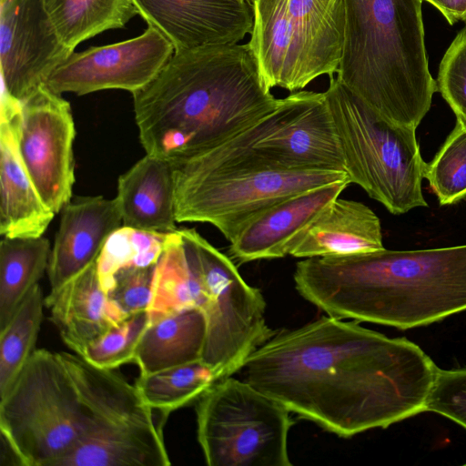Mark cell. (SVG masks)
I'll use <instances>...</instances> for the list:
<instances>
[{"label": "cell", "mask_w": 466, "mask_h": 466, "mask_svg": "<svg viewBox=\"0 0 466 466\" xmlns=\"http://www.w3.org/2000/svg\"><path fill=\"white\" fill-rule=\"evenodd\" d=\"M428 3L435 6L450 25L458 21L466 24V0H430Z\"/></svg>", "instance_id": "e575fe53"}, {"label": "cell", "mask_w": 466, "mask_h": 466, "mask_svg": "<svg viewBox=\"0 0 466 466\" xmlns=\"http://www.w3.org/2000/svg\"><path fill=\"white\" fill-rule=\"evenodd\" d=\"M174 53L173 45L148 26L134 38L73 52L45 85L58 95L71 92L83 96L106 89L133 94L148 85Z\"/></svg>", "instance_id": "5bb4252c"}, {"label": "cell", "mask_w": 466, "mask_h": 466, "mask_svg": "<svg viewBox=\"0 0 466 466\" xmlns=\"http://www.w3.org/2000/svg\"><path fill=\"white\" fill-rule=\"evenodd\" d=\"M329 78L324 93L350 183L394 215L427 207L421 187L426 162L417 127L389 121L337 78Z\"/></svg>", "instance_id": "52a82bcc"}, {"label": "cell", "mask_w": 466, "mask_h": 466, "mask_svg": "<svg viewBox=\"0 0 466 466\" xmlns=\"http://www.w3.org/2000/svg\"><path fill=\"white\" fill-rule=\"evenodd\" d=\"M235 1H240V2L247 1V2H249L250 0H235Z\"/></svg>", "instance_id": "d590c367"}, {"label": "cell", "mask_w": 466, "mask_h": 466, "mask_svg": "<svg viewBox=\"0 0 466 466\" xmlns=\"http://www.w3.org/2000/svg\"><path fill=\"white\" fill-rule=\"evenodd\" d=\"M383 248L377 215L361 202L339 197L307 228L290 255L337 257Z\"/></svg>", "instance_id": "7402d4cb"}, {"label": "cell", "mask_w": 466, "mask_h": 466, "mask_svg": "<svg viewBox=\"0 0 466 466\" xmlns=\"http://www.w3.org/2000/svg\"><path fill=\"white\" fill-rule=\"evenodd\" d=\"M344 31V0H253L248 45L265 86L293 93L337 73Z\"/></svg>", "instance_id": "ba28073f"}, {"label": "cell", "mask_w": 466, "mask_h": 466, "mask_svg": "<svg viewBox=\"0 0 466 466\" xmlns=\"http://www.w3.org/2000/svg\"><path fill=\"white\" fill-rule=\"evenodd\" d=\"M168 233H158L119 227L106 239L96 260L103 289H111L115 274L127 268L156 265Z\"/></svg>", "instance_id": "f1b7e54d"}, {"label": "cell", "mask_w": 466, "mask_h": 466, "mask_svg": "<svg viewBox=\"0 0 466 466\" xmlns=\"http://www.w3.org/2000/svg\"><path fill=\"white\" fill-rule=\"evenodd\" d=\"M178 230L203 292L207 327L201 361L222 380L242 369L276 332L266 322L262 294L245 282L231 259L194 228Z\"/></svg>", "instance_id": "30bf717a"}, {"label": "cell", "mask_w": 466, "mask_h": 466, "mask_svg": "<svg viewBox=\"0 0 466 466\" xmlns=\"http://www.w3.org/2000/svg\"><path fill=\"white\" fill-rule=\"evenodd\" d=\"M438 90L466 127V26L456 35L440 64Z\"/></svg>", "instance_id": "1f68e13d"}, {"label": "cell", "mask_w": 466, "mask_h": 466, "mask_svg": "<svg viewBox=\"0 0 466 466\" xmlns=\"http://www.w3.org/2000/svg\"><path fill=\"white\" fill-rule=\"evenodd\" d=\"M174 164L177 222L211 224L229 242L275 204L349 178L342 171L283 169L246 147L217 146Z\"/></svg>", "instance_id": "5b68a950"}, {"label": "cell", "mask_w": 466, "mask_h": 466, "mask_svg": "<svg viewBox=\"0 0 466 466\" xmlns=\"http://www.w3.org/2000/svg\"><path fill=\"white\" fill-rule=\"evenodd\" d=\"M350 184L349 178L291 196L266 209L230 242L231 256L241 263L290 255L311 223Z\"/></svg>", "instance_id": "e0dca14e"}, {"label": "cell", "mask_w": 466, "mask_h": 466, "mask_svg": "<svg viewBox=\"0 0 466 466\" xmlns=\"http://www.w3.org/2000/svg\"><path fill=\"white\" fill-rule=\"evenodd\" d=\"M423 1L429 2L430 0H423Z\"/></svg>", "instance_id": "8d00e7d4"}, {"label": "cell", "mask_w": 466, "mask_h": 466, "mask_svg": "<svg viewBox=\"0 0 466 466\" xmlns=\"http://www.w3.org/2000/svg\"><path fill=\"white\" fill-rule=\"evenodd\" d=\"M423 177L441 206L466 198V127L460 122H456L434 157L425 163Z\"/></svg>", "instance_id": "f546056e"}, {"label": "cell", "mask_w": 466, "mask_h": 466, "mask_svg": "<svg viewBox=\"0 0 466 466\" xmlns=\"http://www.w3.org/2000/svg\"><path fill=\"white\" fill-rule=\"evenodd\" d=\"M115 199L124 226L158 233L176 231L174 162L147 154L119 177Z\"/></svg>", "instance_id": "44dd1931"}, {"label": "cell", "mask_w": 466, "mask_h": 466, "mask_svg": "<svg viewBox=\"0 0 466 466\" xmlns=\"http://www.w3.org/2000/svg\"><path fill=\"white\" fill-rule=\"evenodd\" d=\"M148 26L160 32L175 53L207 46L236 45L253 26L247 1L132 0Z\"/></svg>", "instance_id": "2e32d148"}, {"label": "cell", "mask_w": 466, "mask_h": 466, "mask_svg": "<svg viewBox=\"0 0 466 466\" xmlns=\"http://www.w3.org/2000/svg\"><path fill=\"white\" fill-rule=\"evenodd\" d=\"M327 316L275 333L245 380L290 412L343 438L424 412L438 367L414 342Z\"/></svg>", "instance_id": "6da1fadb"}, {"label": "cell", "mask_w": 466, "mask_h": 466, "mask_svg": "<svg viewBox=\"0 0 466 466\" xmlns=\"http://www.w3.org/2000/svg\"><path fill=\"white\" fill-rule=\"evenodd\" d=\"M202 304L200 282L188 262L181 235L177 229L167 234L155 267L147 309L149 323L187 309H201Z\"/></svg>", "instance_id": "cb8c5ba5"}, {"label": "cell", "mask_w": 466, "mask_h": 466, "mask_svg": "<svg viewBox=\"0 0 466 466\" xmlns=\"http://www.w3.org/2000/svg\"><path fill=\"white\" fill-rule=\"evenodd\" d=\"M44 307L46 296L37 284L0 329V396L8 390L36 350Z\"/></svg>", "instance_id": "83f0119b"}, {"label": "cell", "mask_w": 466, "mask_h": 466, "mask_svg": "<svg viewBox=\"0 0 466 466\" xmlns=\"http://www.w3.org/2000/svg\"><path fill=\"white\" fill-rule=\"evenodd\" d=\"M206 327V318L199 308L187 309L149 323L134 359L139 375L200 360Z\"/></svg>", "instance_id": "603a6c76"}, {"label": "cell", "mask_w": 466, "mask_h": 466, "mask_svg": "<svg viewBox=\"0 0 466 466\" xmlns=\"http://www.w3.org/2000/svg\"><path fill=\"white\" fill-rule=\"evenodd\" d=\"M148 324L147 311L131 315L87 346L81 356L97 367L111 370L134 362L138 342Z\"/></svg>", "instance_id": "4dcf8cb0"}, {"label": "cell", "mask_w": 466, "mask_h": 466, "mask_svg": "<svg viewBox=\"0 0 466 466\" xmlns=\"http://www.w3.org/2000/svg\"><path fill=\"white\" fill-rule=\"evenodd\" d=\"M219 145L249 147L287 170L346 172L324 92L297 91L280 98L276 107Z\"/></svg>", "instance_id": "7c38bea8"}, {"label": "cell", "mask_w": 466, "mask_h": 466, "mask_svg": "<svg viewBox=\"0 0 466 466\" xmlns=\"http://www.w3.org/2000/svg\"><path fill=\"white\" fill-rule=\"evenodd\" d=\"M86 410L87 429L57 466H167L160 422L137 387L111 369L61 351Z\"/></svg>", "instance_id": "8992f818"}, {"label": "cell", "mask_w": 466, "mask_h": 466, "mask_svg": "<svg viewBox=\"0 0 466 466\" xmlns=\"http://www.w3.org/2000/svg\"><path fill=\"white\" fill-rule=\"evenodd\" d=\"M64 45L73 53L82 42L121 29L137 15L132 0H44Z\"/></svg>", "instance_id": "484cf974"}, {"label": "cell", "mask_w": 466, "mask_h": 466, "mask_svg": "<svg viewBox=\"0 0 466 466\" xmlns=\"http://www.w3.org/2000/svg\"><path fill=\"white\" fill-rule=\"evenodd\" d=\"M71 54L44 0H0L2 93L24 100Z\"/></svg>", "instance_id": "9a60e30c"}, {"label": "cell", "mask_w": 466, "mask_h": 466, "mask_svg": "<svg viewBox=\"0 0 466 466\" xmlns=\"http://www.w3.org/2000/svg\"><path fill=\"white\" fill-rule=\"evenodd\" d=\"M294 281L329 316L417 328L466 310V245L307 258Z\"/></svg>", "instance_id": "3957f363"}, {"label": "cell", "mask_w": 466, "mask_h": 466, "mask_svg": "<svg viewBox=\"0 0 466 466\" xmlns=\"http://www.w3.org/2000/svg\"><path fill=\"white\" fill-rule=\"evenodd\" d=\"M46 307L65 345L80 356L87 346L127 318L103 289L96 262L54 294L46 295Z\"/></svg>", "instance_id": "ffe728a7"}, {"label": "cell", "mask_w": 466, "mask_h": 466, "mask_svg": "<svg viewBox=\"0 0 466 466\" xmlns=\"http://www.w3.org/2000/svg\"><path fill=\"white\" fill-rule=\"evenodd\" d=\"M15 127L19 152L36 190L50 209L59 212L70 202L75 183L70 104L40 85L21 101Z\"/></svg>", "instance_id": "4fadbf2b"}, {"label": "cell", "mask_w": 466, "mask_h": 466, "mask_svg": "<svg viewBox=\"0 0 466 466\" xmlns=\"http://www.w3.org/2000/svg\"><path fill=\"white\" fill-rule=\"evenodd\" d=\"M47 238H5L0 244V329L47 270Z\"/></svg>", "instance_id": "d4e9b609"}, {"label": "cell", "mask_w": 466, "mask_h": 466, "mask_svg": "<svg viewBox=\"0 0 466 466\" xmlns=\"http://www.w3.org/2000/svg\"><path fill=\"white\" fill-rule=\"evenodd\" d=\"M86 429V410L58 352L36 349L0 396L1 436L22 466H57Z\"/></svg>", "instance_id": "9c48e42d"}, {"label": "cell", "mask_w": 466, "mask_h": 466, "mask_svg": "<svg viewBox=\"0 0 466 466\" xmlns=\"http://www.w3.org/2000/svg\"><path fill=\"white\" fill-rule=\"evenodd\" d=\"M290 411L246 380L228 377L198 400V441L208 466H290Z\"/></svg>", "instance_id": "8fae6325"}, {"label": "cell", "mask_w": 466, "mask_h": 466, "mask_svg": "<svg viewBox=\"0 0 466 466\" xmlns=\"http://www.w3.org/2000/svg\"><path fill=\"white\" fill-rule=\"evenodd\" d=\"M147 154L179 162L208 151L278 106L248 44L176 52L132 94Z\"/></svg>", "instance_id": "7a4b0ae2"}, {"label": "cell", "mask_w": 466, "mask_h": 466, "mask_svg": "<svg viewBox=\"0 0 466 466\" xmlns=\"http://www.w3.org/2000/svg\"><path fill=\"white\" fill-rule=\"evenodd\" d=\"M218 380L216 372L200 360L139 375L135 385L153 411L166 420L172 411L198 400Z\"/></svg>", "instance_id": "4316f807"}, {"label": "cell", "mask_w": 466, "mask_h": 466, "mask_svg": "<svg viewBox=\"0 0 466 466\" xmlns=\"http://www.w3.org/2000/svg\"><path fill=\"white\" fill-rule=\"evenodd\" d=\"M424 411L441 414L466 429V368H438Z\"/></svg>", "instance_id": "d6a6232c"}, {"label": "cell", "mask_w": 466, "mask_h": 466, "mask_svg": "<svg viewBox=\"0 0 466 466\" xmlns=\"http://www.w3.org/2000/svg\"><path fill=\"white\" fill-rule=\"evenodd\" d=\"M21 102L2 93L0 122V233L41 237L55 216L41 198L21 157L16 115Z\"/></svg>", "instance_id": "d6986e66"}, {"label": "cell", "mask_w": 466, "mask_h": 466, "mask_svg": "<svg viewBox=\"0 0 466 466\" xmlns=\"http://www.w3.org/2000/svg\"><path fill=\"white\" fill-rule=\"evenodd\" d=\"M121 223L116 199L85 197L67 203L51 249L47 295L96 263L106 239Z\"/></svg>", "instance_id": "ac0fdd59"}, {"label": "cell", "mask_w": 466, "mask_h": 466, "mask_svg": "<svg viewBox=\"0 0 466 466\" xmlns=\"http://www.w3.org/2000/svg\"><path fill=\"white\" fill-rule=\"evenodd\" d=\"M155 267L127 268L115 274L107 295L126 316L147 311Z\"/></svg>", "instance_id": "836d02e7"}, {"label": "cell", "mask_w": 466, "mask_h": 466, "mask_svg": "<svg viewBox=\"0 0 466 466\" xmlns=\"http://www.w3.org/2000/svg\"><path fill=\"white\" fill-rule=\"evenodd\" d=\"M423 0H344L337 79L389 121L417 127L438 91L429 69Z\"/></svg>", "instance_id": "277c9868"}]
</instances>
